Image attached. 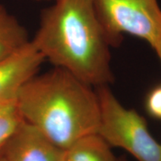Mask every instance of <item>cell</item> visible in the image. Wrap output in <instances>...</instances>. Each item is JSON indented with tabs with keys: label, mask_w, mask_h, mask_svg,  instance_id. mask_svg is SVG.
<instances>
[{
	"label": "cell",
	"mask_w": 161,
	"mask_h": 161,
	"mask_svg": "<svg viewBox=\"0 0 161 161\" xmlns=\"http://www.w3.org/2000/svg\"><path fill=\"white\" fill-rule=\"evenodd\" d=\"M31 42L45 60L90 86L108 85L114 80L111 46L92 0H54L41 12Z\"/></svg>",
	"instance_id": "cell-1"
},
{
	"label": "cell",
	"mask_w": 161,
	"mask_h": 161,
	"mask_svg": "<svg viewBox=\"0 0 161 161\" xmlns=\"http://www.w3.org/2000/svg\"><path fill=\"white\" fill-rule=\"evenodd\" d=\"M22 119L64 151L97 134L101 111L92 86L59 67L35 75L16 98Z\"/></svg>",
	"instance_id": "cell-2"
},
{
	"label": "cell",
	"mask_w": 161,
	"mask_h": 161,
	"mask_svg": "<svg viewBox=\"0 0 161 161\" xmlns=\"http://www.w3.org/2000/svg\"><path fill=\"white\" fill-rule=\"evenodd\" d=\"M101 119L97 134L110 146L125 150L137 161H161V144L150 134L145 119L124 107L108 85L96 87Z\"/></svg>",
	"instance_id": "cell-3"
},
{
	"label": "cell",
	"mask_w": 161,
	"mask_h": 161,
	"mask_svg": "<svg viewBox=\"0 0 161 161\" xmlns=\"http://www.w3.org/2000/svg\"><path fill=\"white\" fill-rule=\"evenodd\" d=\"M101 25L111 47L122 43L124 35L154 46L161 31L158 0H92Z\"/></svg>",
	"instance_id": "cell-4"
},
{
	"label": "cell",
	"mask_w": 161,
	"mask_h": 161,
	"mask_svg": "<svg viewBox=\"0 0 161 161\" xmlns=\"http://www.w3.org/2000/svg\"><path fill=\"white\" fill-rule=\"evenodd\" d=\"M44 61L31 40L19 51L0 60V103L16 101L22 87L37 75Z\"/></svg>",
	"instance_id": "cell-5"
},
{
	"label": "cell",
	"mask_w": 161,
	"mask_h": 161,
	"mask_svg": "<svg viewBox=\"0 0 161 161\" xmlns=\"http://www.w3.org/2000/svg\"><path fill=\"white\" fill-rule=\"evenodd\" d=\"M8 161H64L65 151L23 120L1 152Z\"/></svg>",
	"instance_id": "cell-6"
},
{
	"label": "cell",
	"mask_w": 161,
	"mask_h": 161,
	"mask_svg": "<svg viewBox=\"0 0 161 161\" xmlns=\"http://www.w3.org/2000/svg\"><path fill=\"white\" fill-rule=\"evenodd\" d=\"M29 42L25 27L0 4V60L19 51Z\"/></svg>",
	"instance_id": "cell-7"
},
{
	"label": "cell",
	"mask_w": 161,
	"mask_h": 161,
	"mask_svg": "<svg viewBox=\"0 0 161 161\" xmlns=\"http://www.w3.org/2000/svg\"><path fill=\"white\" fill-rule=\"evenodd\" d=\"M110 146L98 134L78 140L65 151L64 161H116Z\"/></svg>",
	"instance_id": "cell-8"
},
{
	"label": "cell",
	"mask_w": 161,
	"mask_h": 161,
	"mask_svg": "<svg viewBox=\"0 0 161 161\" xmlns=\"http://www.w3.org/2000/svg\"><path fill=\"white\" fill-rule=\"evenodd\" d=\"M23 120L16 101L0 103V153Z\"/></svg>",
	"instance_id": "cell-9"
},
{
	"label": "cell",
	"mask_w": 161,
	"mask_h": 161,
	"mask_svg": "<svg viewBox=\"0 0 161 161\" xmlns=\"http://www.w3.org/2000/svg\"><path fill=\"white\" fill-rule=\"evenodd\" d=\"M146 108L150 116L161 119V85L148 92L146 99Z\"/></svg>",
	"instance_id": "cell-10"
},
{
	"label": "cell",
	"mask_w": 161,
	"mask_h": 161,
	"mask_svg": "<svg viewBox=\"0 0 161 161\" xmlns=\"http://www.w3.org/2000/svg\"><path fill=\"white\" fill-rule=\"evenodd\" d=\"M152 49L156 52L157 55H158L159 59H160L161 62V31L159 34L154 46H152Z\"/></svg>",
	"instance_id": "cell-11"
},
{
	"label": "cell",
	"mask_w": 161,
	"mask_h": 161,
	"mask_svg": "<svg viewBox=\"0 0 161 161\" xmlns=\"http://www.w3.org/2000/svg\"><path fill=\"white\" fill-rule=\"evenodd\" d=\"M0 161H8V160H7V158H6L3 154L0 153Z\"/></svg>",
	"instance_id": "cell-12"
},
{
	"label": "cell",
	"mask_w": 161,
	"mask_h": 161,
	"mask_svg": "<svg viewBox=\"0 0 161 161\" xmlns=\"http://www.w3.org/2000/svg\"><path fill=\"white\" fill-rule=\"evenodd\" d=\"M116 161H128V160H127L125 158H117Z\"/></svg>",
	"instance_id": "cell-13"
},
{
	"label": "cell",
	"mask_w": 161,
	"mask_h": 161,
	"mask_svg": "<svg viewBox=\"0 0 161 161\" xmlns=\"http://www.w3.org/2000/svg\"><path fill=\"white\" fill-rule=\"evenodd\" d=\"M32 1H36V2H46V1H54V0H32Z\"/></svg>",
	"instance_id": "cell-14"
}]
</instances>
